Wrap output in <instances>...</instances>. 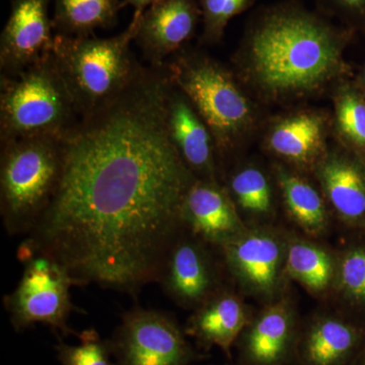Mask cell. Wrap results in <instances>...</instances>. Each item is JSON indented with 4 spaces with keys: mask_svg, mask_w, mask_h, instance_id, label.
<instances>
[{
    "mask_svg": "<svg viewBox=\"0 0 365 365\" xmlns=\"http://www.w3.org/2000/svg\"><path fill=\"white\" fill-rule=\"evenodd\" d=\"M220 249L228 268L247 287L262 294L275 289L282 262V249L275 237L246 232Z\"/></svg>",
    "mask_w": 365,
    "mask_h": 365,
    "instance_id": "obj_15",
    "label": "cell"
},
{
    "mask_svg": "<svg viewBox=\"0 0 365 365\" xmlns=\"http://www.w3.org/2000/svg\"><path fill=\"white\" fill-rule=\"evenodd\" d=\"M110 341L116 365H189L201 357L176 319L157 309L126 312Z\"/></svg>",
    "mask_w": 365,
    "mask_h": 365,
    "instance_id": "obj_8",
    "label": "cell"
},
{
    "mask_svg": "<svg viewBox=\"0 0 365 365\" xmlns=\"http://www.w3.org/2000/svg\"><path fill=\"white\" fill-rule=\"evenodd\" d=\"M167 124L173 143L196 179L216 181V148L211 132L172 81L167 98Z\"/></svg>",
    "mask_w": 365,
    "mask_h": 365,
    "instance_id": "obj_13",
    "label": "cell"
},
{
    "mask_svg": "<svg viewBox=\"0 0 365 365\" xmlns=\"http://www.w3.org/2000/svg\"><path fill=\"white\" fill-rule=\"evenodd\" d=\"M277 178L292 217L307 234H321L326 227L327 211L317 190L302 178L282 168L278 169Z\"/></svg>",
    "mask_w": 365,
    "mask_h": 365,
    "instance_id": "obj_21",
    "label": "cell"
},
{
    "mask_svg": "<svg viewBox=\"0 0 365 365\" xmlns=\"http://www.w3.org/2000/svg\"><path fill=\"white\" fill-rule=\"evenodd\" d=\"M73 98L53 53L35 66L0 76V141L62 139L78 123Z\"/></svg>",
    "mask_w": 365,
    "mask_h": 365,
    "instance_id": "obj_4",
    "label": "cell"
},
{
    "mask_svg": "<svg viewBox=\"0 0 365 365\" xmlns=\"http://www.w3.org/2000/svg\"><path fill=\"white\" fill-rule=\"evenodd\" d=\"M50 0H13L0 36V71L16 74L52 54L55 33Z\"/></svg>",
    "mask_w": 365,
    "mask_h": 365,
    "instance_id": "obj_10",
    "label": "cell"
},
{
    "mask_svg": "<svg viewBox=\"0 0 365 365\" xmlns=\"http://www.w3.org/2000/svg\"><path fill=\"white\" fill-rule=\"evenodd\" d=\"M246 365H287L297 352L294 322L283 304L271 307L237 339Z\"/></svg>",
    "mask_w": 365,
    "mask_h": 365,
    "instance_id": "obj_16",
    "label": "cell"
},
{
    "mask_svg": "<svg viewBox=\"0 0 365 365\" xmlns=\"http://www.w3.org/2000/svg\"><path fill=\"white\" fill-rule=\"evenodd\" d=\"M365 348V331L336 318L317 319L297 342L299 365H353Z\"/></svg>",
    "mask_w": 365,
    "mask_h": 365,
    "instance_id": "obj_14",
    "label": "cell"
},
{
    "mask_svg": "<svg viewBox=\"0 0 365 365\" xmlns=\"http://www.w3.org/2000/svg\"><path fill=\"white\" fill-rule=\"evenodd\" d=\"M230 197L240 207L255 215H266L272 207V192L267 178L256 168H245L230 178Z\"/></svg>",
    "mask_w": 365,
    "mask_h": 365,
    "instance_id": "obj_23",
    "label": "cell"
},
{
    "mask_svg": "<svg viewBox=\"0 0 365 365\" xmlns=\"http://www.w3.org/2000/svg\"><path fill=\"white\" fill-rule=\"evenodd\" d=\"M120 9V0H55L53 30L66 37H91L98 29L116 26Z\"/></svg>",
    "mask_w": 365,
    "mask_h": 365,
    "instance_id": "obj_20",
    "label": "cell"
},
{
    "mask_svg": "<svg viewBox=\"0 0 365 365\" xmlns=\"http://www.w3.org/2000/svg\"><path fill=\"white\" fill-rule=\"evenodd\" d=\"M248 326V314L240 299L227 292H217L198 307L185 332L195 338L203 349L218 346L230 357L232 346Z\"/></svg>",
    "mask_w": 365,
    "mask_h": 365,
    "instance_id": "obj_17",
    "label": "cell"
},
{
    "mask_svg": "<svg viewBox=\"0 0 365 365\" xmlns=\"http://www.w3.org/2000/svg\"><path fill=\"white\" fill-rule=\"evenodd\" d=\"M62 139L33 137L1 144L0 215L9 235H28L56 193Z\"/></svg>",
    "mask_w": 365,
    "mask_h": 365,
    "instance_id": "obj_5",
    "label": "cell"
},
{
    "mask_svg": "<svg viewBox=\"0 0 365 365\" xmlns=\"http://www.w3.org/2000/svg\"><path fill=\"white\" fill-rule=\"evenodd\" d=\"M206 244L182 225L163 257L157 282L180 306L200 307L218 292Z\"/></svg>",
    "mask_w": 365,
    "mask_h": 365,
    "instance_id": "obj_9",
    "label": "cell"
},
{
    "mask_svg": "<svg viewBox=\"0 0 365 365\" xmlns=\"http://www.w3.org/2000/svg\"><path fill=\"white\" fill-rule=\"evenodd\" d=\"M318 177L333 207L347 220L365 215V175L356 163L342 155L324 157Z\"/></svg>",
    "mask_w": 365,
    "mask_h": 365,
    "instance_id": "obj_19",
    "label": "cell"
},
{
    "mask_svg": "<svg viewBox=\"0 0 365 365\" xmlns=\"http://www.w3.org/2000/svg\"><path fill=\"white\" fill-rule=\"evenodd\" d=\"M344 35L297 4L259 14L245 38L242 69L271 98L307 95L324 88L342 67Z\"/></svg>",
    "mask_w": 365,
    "mask_h": 365,
    "instance_id": "obj_2",
    "label": "cell"
},
{
    "mask_svg": "<svg viewBox=\"0 0 365 365\" xmlns=\"http://www.w3.org/2000/svg\"><path fill=\"white\" fill-rule=\"evenodd\" d=\"M81 344L67 345L60 342L55 346L62 365H116L111 361V341L103 340L95 329L78 334Z\"/></svg>",
    "mask_w": 365,
    "mask_h": 365,
    "instance_id": "obj_24",
    "label": "cell"
},
{
    "mask_svg": "<svg viewBox=\"0 0 365 365\" xmlns=\"http://www.w3.org/2000/svg\"><path fill=\"white\" fill-rule=\"evenodd\" d=\"M353 365H365V348L361 354H360L359 359H357L356 361H355Z\"/></svg>",
    "mask_w": 365,
    "mask_h": 365,
    "instance_id": "obj_30",
    "label": "cell"
},
{
    "mask_svg": "<svg viewBox=\"0 0 365 365\" xmlns=\"http://www.w3.org/2000/svg\"><path fill=\"white\" fill-rule=\"evenodd\" d=\"M255 1L256 0H200L202 42L205 44L220 42L228 21L249 9Z\"/></svg>",
    "mask_w": 365,
    "mask_h": 365,
    "instance_id": "obj_25",
    "label": "cell"
},
{
    "mask_svg": "<svg viewBox=\"0 0 365 365\" xmlns=\"http://www.w3.org/2000/svg\"><path fill=\"white\" fill-rule=\"evenodd\" d=\"M143 14L134 13L128 28L108 39L55 35L53 56L81 118L113 102L140 73L143 66L134 56L131 43Z\"/></svg>",
    "mask_w": 365,
    "mask_h": 365,
    "instance_id": "obj_3",
    "label": "cell"
},
{
    "mask_svg": "<svg viewBox=\"0 0 365 365\" xmlns=\"http://www.w3.org/2000/svg\"><path fill=\"white\" fill-rule=\"evenodd\" d=\"M338 130L348 141L365 148V102L351 91H343L336 98Z\"/></svg>",
    "mask_w": 365,
    "mask_h": 365,
    "instance_id": "obj_26",
    "label": "cell"
},
{
    "mask_svg": "<svg viewBox=\"0 0 365 365\" xmlns=\"http://www.w3.org/2000/svg\"><path fill=\"white\" fill-rule=\"evenodd\" d=\"M327 11L365 20V0H319Z\"/></svg>",
    "mask_w": 365,
    "mask_h": 365,
    "instance_id": "obj_28",
    "label": "cell"
},
{
    "mask_svg": "<svg viewBox=\"0 0 365 365\" xmlns=\"http://www.w3.org/2000/svg\"><path fill=\"white\" fill-rule=\"evenodd\" d=\"M325 119L304 112L280 120L268 135V145L276 155L302 167L321 162L325 153Z\"/></svg>",
    "mask_w": 365,
    "mask_h": 365,
    "instance_id": "obj_18",
    "label": "cell"
},
{
    "mask_svg": "<svg viewBox=\"0 0 365 365\" xmlns=\"http://www.w3.org/2000/svg\"><path fill=\"white\" fill-rule=\"evenodd\" d=\"M158 1H160V0H121V9L132 6L135 9V14H143L148 7Z\"/></svg>",
    "mask_w": 365,
    "mask_h": 365,
    "instance_id": "obj_29",
    "label": "cell"
},
{
    "mask_svg": "<svg viewBox=\"0 0 365 365\" xmlns=\"http://www.w3.org/2000/svg\"><path fill=\"white\" fill-rule=\"evenodd\" d=\"M165 68L207 125L216 153L235 150L253 125L254 109L232 74L206 55L182 50Z\"/></svg>",
    "mask_w": 365,
    "mask_h": 365,
    "instance_id": "obj_6",
    "label": "cell"
},
{
    "mask_svg": "<svg viewBox=\"0 0 365 365\" xmlns=\"http://www.w3.org/2000/svg\"><path fill=\"white\" fill-rule=\"evenodd\" d=\"M182 225L218 248L247 232L227 190L212 180H194L182 205Z\"/></svg>",
    "mask_w": 365,
    "mask_h": 365,
    "instance_id": "obj_12",
    "label": "cell"
},
{
    "mask_svg": "<svg viewBox=\"0 0 365 365\" xmlns=\"http://www.w3.org/2000/svg\"><path fill=\"white\" fill-rule=\"evenodd\" d=\"M25 264L20 283L4 299L11 325L18 332L35 324L51 327L54 333L78 336L68 326L76 307L71 288L76 287L66 268L54 259L40 253L18 254Z\"/></svg>",
    "mask_w": 365,
    "mask_h": 365,
    "instance_id": "obj_7",
    "label": "cell"
},
{
    "mask_svg": "<svg viewBox=\"0 0 365 365\" xmlns=\"http://www.w3.org/2000/svg\"><path fill=\"white\" fill-rule=\"evenodd\" d=\"M201 9L196 0H160L141 16L134 42L150 66H165L195 34Z\"/></svg>",
    "mask_w": 365,
    "mask_h": 365,
    "instance_id": "obj_11",
    "label": "cell"
},
{
    "mask_svg": "<svg viewBox=\"0 0 365 365\" xmlns=\"http://www.w3.org/2000/svg\"><path fill=\"white\" fill-rule=\"evenodd\" d=\"M339 284L348 299L365 302V249H353L343 257Z\"/></svg>",
    "mask_w": 365,
    "mask_h": 365,
    "instance_id": "obj_27",
    "label": "cell"
},
{
    "mask_svg": "<svg viewBox=\"0 0 365 365\" xmlns=\"http://www.w3.org/2000/svg\"><path fill=\"white\" fill-rule=\"evenodd\" d=\"M287 268L292 277L313 292L325 290L334 276L333 261L329 254L304 242L290 246Z\"/></svg>",
    "mask_w": 365,
    "mask_h": 365,
    "instance_id": "obj_22",
    "label": "cell"
},
{
    "mask_svg": "<svg viewBox=\"0 0 365 365\" xmlns=\"http://www.w3.org/2000/svg\"><path fill=\"white\" fill-rule=\"evenodd\" d=\"M165 66H143L62 138L58 188L18 254L54 259L76 285L135 295L157 282L196 179L170 139Z\"/></svg>",
    "mask_w": 365,
    "mask_h": 365,
    "instance_id": "obj_1",
    "label": "cell"
}]
</instances>
